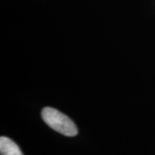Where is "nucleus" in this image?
<instances>
[{
  "label": "nucleus",
  "mask_w": 155,
  "mask_h": 155,
  "mask_svg": "<svg viewBox=\"0 0 155 155\" xmlns=\"http://www.w3.org/2000/svg\"><path fill=\"white\" fill-rule=\"evenodd\" d=\"M41 117L48 126L66 136H75L78 128L72 120L54 108L46 107L41 111Z\"/></svg>",
  "instance_id": "obj_1"
},
{
  "label": "nucleus",
  "mask_w": 155,
  "mask_h": 155,
  "mask_svg": "<svg viewBox=\"0 0 155 155\" xmlns=\"http://www.w3.org/2000/svg\"><path fill=\"white\" fill-rule=\"evenodd\" d=\"M1 155H23L21 149L12 140L2 136L0 138Z\"/></svg>",
  "instance_id": "obj_2"
}]
</instances>
